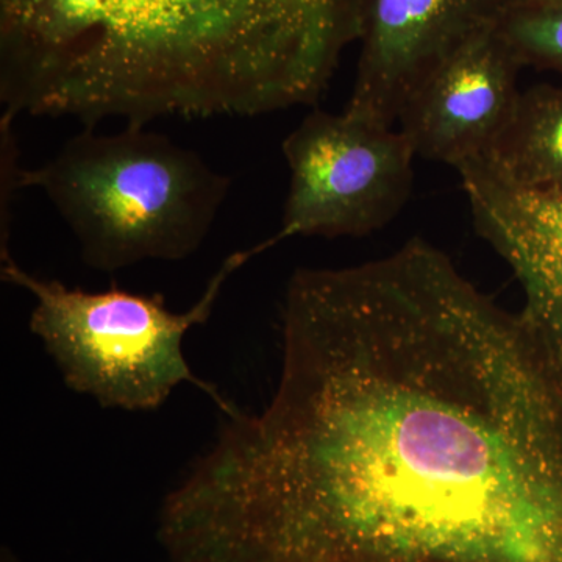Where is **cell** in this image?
I'll list each match as a JSON object with an SVG mask.
<instances>
[{"mask_svg":"<svg viewBox=\"0 0 562 562\" xmlns=\"http://www.w3.org/2000/svg\"><path fill=\"white\" fill-rule=\"evenodd\" d=\"M22 188L46 194L79 244L85 265L116 272L144 261H181L213 228L232 179L198 151L146 125L117 133L85 127Z\"/></svg>","mask_w":562,"mask_h":562,"instance_id":"cell-3","label":"cell"},{"mask_svg":"<svg viewBox=\"0 0 562 562\" xmlns=\"http://www.w3.org/2000/svg\"><path fill=\"white\" fill-rule=\"evenodd\" d=\"M279 386L173 490L233 562H562V353L420 238L284 294Z\"/></svg>","mask_w":562,"mask_h":562,"instance_id":"cell-1","label":"cell"},{"mask_svg":"<svg viewBox=\"0 0 562 562\" xmlns=\"http://www.w3.org/2000/svg\"><path fill=\"white\" fill-rule=\"evenodd\" d=\"M490 20L486 0H355L361 50L346 111L394 127L420 81Z\"/></svg>","mask_w":562,"mask_h":562,"instance_id":"cell-7","label":"cell"},{"mask_svg":"<svg viewBox=\"0 0 562 562\" xmlns=\"http://www.w3.org/2000/svg\"><path fill=\"white\" fill-rule=\"evenodd\" d=\"M484 157L520 187L562 199V88L536 85L520 92L512 120Z\"/></svg>","mask_w":562,"mask_h":562,"instance_id":"cell-9","label":"cell"},{"mask_svg":"<svg viewBox=\"0 0 562 562\" xmlns=\"http://www.w3.org/2000/svg\"><path fill=\"white\" fill-rule=\"evenodd\" d=\"M281 150L290 191L280 231L258 244L260 254L294 236L369 235L390 224L412 194V143L401 131L349 111H313Z\"/></svg>","mask_w":562,"mask_h":562,"instance_id":"cell-5","label":"cell"},{"mask_svg":"<svg viewBox=\"0 0 562 562\" xmlns=\"http://www.w3.org/2000/svg\"><path fill=\"white\" fill-rule=\"evenodd\" d=\"M473 224L522 284V317L562 353V199L520 187L487 157L457 166Z\"/></svg>","mask_w":562,"mask_h":562,"instance_id":"cell-8","label":"cell"},{"mask_svg":"<svg viewBox=\"0 0 562 562\" xmlns=\"http://www.w3.org/2000/svg\"><path fill=\"white\" fill-rule=\"evenodd\" d=\"M251 249L236 251L222 262L194 306L176 313L160 294L111 288L88 292L58 280L40 279L13 257L2 260V280L35 299L31 331L57 364L69 390L94 398L102 408L154 412L181 383L205 391L231 413V405L209 383L198 379L184 358L191 328L206 324L224 284L247 261Z\"/></svg>","mask_w":562,"mask_h":562,"instance_id":"cell-4","label":"cell"},{"mask_svg":"<svg viewBox=\"0 0 562 562\" xmlns=\"http://www.w3.org/2000/svg\"><path fill=\"white\" fill-rule=\"evenodd\" d=\"M13 114L2 113L0 120V260L10 258L11 210L16 191L22 188L20 149L13 131Z\"/></svg>","mask_w":562,"mask_h":562,"instance_id":"cell-11","label":"cell"},{"mask_svg":"<svg viewBox=\"0 0 562 562\" xmlns=\"http://www.w3.org/2000/svg\"><path fill=\"white\" fill-rule=\"evenodd\" d=\"M557 2V0H486L492 18L503 11L524 9V7L541 5V3Z\"/></svg>","mask_w":562,"mask_h":562,"instance_id":"cell-12","label":"cell"},{"mask_svg":"<svg viewBox=\"0 0 562 562\" xmlns=\"http://www.w3.org/2000/svg\"><path fill=\"white\" fill-rule=\"evenodd\" d=\"M355 38V0H0V103L92 128L260 116L316 102Z\"/></svg>","mask_w":562,"mask_h":562,"instance_id":"cell-2","label":"cell"},{"mask_svg":"<svg viewBox=\"0 0 562 562\" xmlns=\"http://www.w3.org/2000/svg\"><path fill=\"white\" fill-rule=\"evenodd\" d=\"M494 24L522 68L535 66L562 76V0L503 11Z\"/></svg>","mask_w":562,"mask_h":562,"instance_id":"cell-10","label":"cell"},{"mask_svg":"<svg viewBox=\"0 0 562 562\" xmlns=\"http://www.w3.org/2000/svg\"><path fill=\"white\" fill-rule=\"evenodd\" d=\"M520 68L492 18L420 81L403 105L398 131L417 157L453 168L490 154L519 101Z\"/></svg>","mask_w":562,"mask_h":562,"instance_id":"cell-6","label":"cell"}]
</instances>
